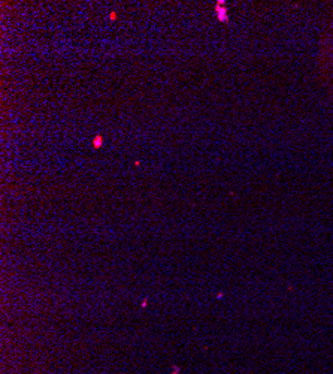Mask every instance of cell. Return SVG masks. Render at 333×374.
Segmentation results:
<instances>
[{"instance_id":"1","label":"cell","mask_w":333,"mask_h":374,"mask_svg":"<svg viewBox=\"0 0 333 374\" xmlns=\"http://www.w3.org/2000/svg\"><path fill=\"white\" fill-rule=\"evenodd\" d=\"M102 144H103V138H102L100 133H97L94 138H93V147H94V148H100Z\"/></svg>"},{"instance_id":"2","label":"cell","mask_w":333,"mask_h":374,"mask_svg":"<svg viewBox=\"0 0 333 374\" xmlns=\"http://www.w3.org/2000/svg\"><path fill=\"white\" fill-rule=\"evenodd\" d=\"M115 18H117V14H115V12H114V11H112V12H111V14H109V20H112V21H114V20H115Z\"/></svg>"}]
</instances>
